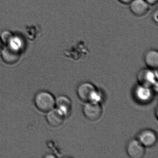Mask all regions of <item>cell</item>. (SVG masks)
<instances>
[{
	"mask_svg": "<svg viewBox=\"0 0 158 158\" xmlns=\"http://www.w3.org/2000/svg\"><path fill=\"white\" fill-rule=\"evenodd\" d=\"M77 96L85 102H97L100 100V97L97 89L93 84L85 82L79 85L77 89Z\"/></svg>",
	"mask_w": 158,
	"mask_h": 158,
	"instance_id": "6da1fadb",
	"label": "cell"
},
{
	"mask_svg": "<svg viewBox=\"0 0 158 158\" xmlns=\"http://www.w3.org/2000/svg\"><path fill=\"white\" fill-rule=\"evenodd\" d=\"M35 102L37 108L43 112H48L55 106V98L48 91L38 93L35 97Z\"/></svg>",
	"mask_w": 158,
	"mask_h": 158,
	"instance_id": "7a4b0ae2",
	"label": "cell"
},
{
	"mask_svg": "<svg viewBox=\"0 0 158 158\" xmlns=\"http://www.w3.org/2000/svg\"><path fill=\"white\" fill-rule=\"evenodd\" d=\"M85 117L91 122H96L100 119L102 114V108L97 102H86L83 109Z\"/></svg>",
	"mask_w": 158,
	"mask_h": 158,
	"instance_id": "3957f363",
	"label": "cell"
},
{
	"mask_svg": "<svg viewBox=\"0 0 158 158\" xmlns=\"http://www.w3.org/2000/svg\"><path fill=\"white\" fill-rule=\"evenodd\" d=\"M127 152L131 158H142L146 153L145 147L138 139H132L127 146Z\"/></svg>",
	"mask_w": 158,
	"mask_h": 158,
	"instance_id": "277c9868",
	"label": "cell"
},
{
	"mask_svg": "<svg viewBox=\"0 0 158 158\" xmlns=\"http://www.w3.org/2000/svg\"><path fill=\"white\" fill-rule=\"evenodd\" d=\"M65 115L59 109L53 108L48 112L47 120L50 125L53 127H58L63 123Z\"/></svg>",
	"mask_w": 158,
	"mask_h": 158,
	"instance_id": "5b68a950",
	"label": "cell"
},
{
	"mask_svg": "<svg viewBox=\"0 0 158 158\" xmlns=\"http://www.w3.org/2000/svg\"><path fill=\"white\" fill-rule=\"evenodd\" d=\"M138 140L144 147L150 148L154 146L157 142V135L152 130L146 129L139 133Z\"/></svg>",
	"mask_w": 158,
	"mask_h": 158,
	"instance_id": "8992f818",
	"label": "cell"
},
{
	"mask_svg": "<svg viewBox=\"0 0 158 158\" xmlns=\"http://www.w3.org/2000/svg\"><path fill=\"white\" fill-rule=\"evenodd\" d=\"M137 79L139 85L150 88L155 84V74L151 70L143 69L139 73Z\"/></svg>",
	"mask_w": 158,
	"mask_h": 158,
	"instance_id": "52a82bcc",
	"label": "cell"
},
{
	"mask_svg": "<svg viewBox=\"0 0 158 158\" xmlns=\"http://www.w3.org/2000/svg\"><path fill=\"white\" fill-rule=\"evenodd\" d=\"M150 5L145 0H133L130 3L132 12L138 16L146 15L149 10Z\"/></svg>",
	"mask_w": 158,
	"mask_h": 158,
	"instance_id": "ba28073f",
	"label": "cell"
},
{
	"mask_svg": "<svg viewBox=\"0 0 158 158\" xmlns=\"http://www.w3.org/2000/svg\"><path fill=\"white\" fill-rule=\"evenodd\" d=\"M2 52V60L7 64H13L20 60L21 52L14 50L7 46L3 47Z\"/></svg>",
	"mask_w": 158,
	"mask_h": 158,
	"instance_id": "9c48e42d",
	"label": "cell"
},
{
	"mask_svg": "<svg viewBox=\"0 0 158 158\" xmlns=\"http://www.w3.org/2000/svg\"><path fill=\"white\" fill-rule=\"evenodd\" d=\"M55 106L66 116L69 114L72 110V101L66 96H60L56 99H55Z\"/></svg>",
	"mask_w": 158,
	"mask_h": 158,
	"instance_id": "30bf717a",
	"label": "cell"
},
{
	"mask_svg": "<svg viewBox=\"0 0 158 158\" xmlns=\"http://www.w3.org/2000/svg\"><path fill=\"white\" fill-rule=\"evenodd\" d=\"M135 95L136 98L141 102H148L150 100L152 92L149 87L143 86L139 85L137 87L135 91Z\"/></svg>",
	"mask_w": 158,
	"mask_h": 158,
	"instance_id": "8fae6325",
	"label": "cell"
},
{
	"mask_svg": "<svg viewBox=\"0 0 158 158\" xmlns=\"http://www.w3.org/2000/svg\"><path fill=\"white\" fill-rule=\"evenodd\" d=\"M145 63L150 68L157 69L158 67V52L157 51L152 50L149 51L145 55Z\"/></svg>",
	"mask_w": 158,
	"mask_h": 158,
	"instance_id": "7c38bea8",
	"label": "cell"
},
{
	"mask_svg": "<svg viewBox=\"0 0 158 158\" xmlns=\"http://www.w3.org/2000/svg\"><path fill=\"white\" fill-rule=\"evenodd\" d=\"M158 12L157 10L153 12V15H152V18H153V21L156 22V23H158Z\"/></svg>",
	"mask_w": 158,
	"mask_h": 158,
	"instance_id": "4fadbf2b",
	"label": "cell"
},
{
	"mask_svg": "<svg viewBox=\"0 0 158 158\" xmlns=\"http://www.w3.org/2000/svg\"><path fill=\"white\" fill-rule=\"evenodd\" d=\"M146 2H148L149 5H153L156 4L158 2V0H145Z\"/></svg>",
	"mask_w": 158,
	"mask_h": 158,
	"instance_id": "5bb4252c",
	"label": "cell"
},
{
	"mask_svg": "<svg viewBox=\"0 0 158 158\" xmlns=\"http://www.w3.org/2000/svg\"><path fill=\"white\" fill-rule=\"evenodd\" d=\"M119 1L121 3H123V4H130V2H131L133 0H119Z\"/></svg>",
	"mask_w": 158,
	"mask_h": 158,
	"instance_id": "9a60e30c",
	"label": "cell"
},
{
	"mask_svg": "<svg viewBox=\"0 0 158 158\" xmlns=\"http://www.w3.org/2000/svg\"><path fill=\"white\" fill-rule=\"evenodd\" d=\"M3 48V43L2 40L1 38L0 37V52L2 50V48Z\"/></svg>",
	"mask_w": 158,
	"mask_h": 158,
	"instance_id": "2e32d148",
	"label": "cell"
}]
</instances>
